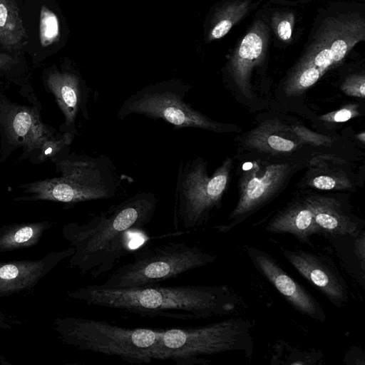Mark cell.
I'll use <instances>...</instances> for the list:
<instances>
[{
  "mask_svg": "<svg viewBox=\"0 0 365 365\" xmlns=\"http://www.w3.org/2000/svg\"><path fill=\"white\" fill-rule=\"evenodd\" d=\"M252 324L247 319L232 317L201 327L163 329L158 360H172L180 365L207 364L200 355L228 351H253Z\"/></svg>",
  "mask_w": 365,
  "mask_h": 365,
  "instance_id": "obj_6",
  "label": "cell"
},
{
  "mask_svg": "<svg viewBox=\"0 0 365 365\" xmlns=\"http://www.w3.org/2000/svg\"><path fill=\"white\" fill-rule=\"evenodd\" d=\"M52 227L48 221L14 222L0 227V253L36 246Z\"/></svg>",
  "mask_w": 365,
  "mask_h": 365,
  "instance_id": "obj_18",
  "label": "cell"
},
{
  "mask_svg": "<svg viewBox=\"0 0 365 365\" xmlns=\"http://www.w3.org/2000/svg\"><path fill=\"white\" fill-rule=\"evenodd\" d=\"M53 329L63 344L78 350L118 356L131 364L158 360L163 329L125 328L73 317H57Z\"/></svg>",
  "mask_w": 365,
  "mask_h": 365,
  "instance_id": "obj_3",
  "label": "cell"
},
{
  "mask_svg": "<svg viewBox=\"0 0 365 365\" xmlns=\"http://www.w3.org/2000/svg\"><path fill=\"white\" fill-rule=\"evenodd\" d=\"M74 248L51 251L38 259L0 262V297L31 290L64 259Z\"/></svg>",
  "mask_w": 365,
  "mask_h": 365,
  "instance_id": "obj_13",
  "label": "cell"
},
{
  "mask_svg": "<svg viewBox=\"0 0 365 365\" xmlns=\"http://www.w3.org/2000/svg\"><path fill=\"white\" fill-rule=\"evenodd\" d=\"M289 170L290 167L285 163L261 165L255 163L240 178L239 200L227 220L213 229L226 234L241 224L274 196Z\"/></svg>",
  "mask_w": 365,
  "mask_h": 365,
  "instance_id": "obj_10",
  "label": "cell"
},
{
  "mask_svg": "<svg viewBox=\"0 0 365 365\" xmlns=\"http://www.w3.org/2000/svg\"><path fill=\"white\" fill-rule=\"evenodd\" d=\"M311 185L317 189L322 190H331L344 189L350 186L346 178L331 175H319L314 178Z\"/></svg>",
  "mask_w": 365,
  "mask_h": 365,
  "instance_id": "obj_25",
  "label": "cell"
},
{
  "mask_svg": "<svg viewBox=\"0 0 365 365\" xmlns=\"http://www.w3.org/2000/svg\"><path fill=\"white\" fill-rule=\"evenodd\" d=\"M334 250L343 269L361 287L365 285V230L357 233H333L323 236Z\"/></svg>",
  "mask_w": 365,
  "mask_h": 365,
  "instance_id": "obj_17",
  "label": "cell"
},
{
  "mask_svg": "<svg viewBox=\"0 0 365 365\" xmlns=\"http://www.w3.org/2000/svg\"><path fill=\"white\" fill-rule=\"evenodd\" d=\"M54 162L61 175L23 185L30 196L18 200L74 204L110 199L116 195L119 179L108 157L73 153Z\"/></svg>",
  "mask_w": 365,
  "mask_h": 365,
  "instance_id": "obj_4",
  "label": "cell"
},
{
  "mask_svg": "<svg viewBox=\"0 0 365 365\" xmlns=\"http://www.w3.org/2000/svg\"><path fill=\"white\" fill-rule=\"evenodd\" d=\"M0 124L14 143L25 146L29 151L39 150L53 136L35 110L19 105L1 103Z\"/></svg>",
  "mask_w": 365,
  "mask_h": 365,
  "instance_id": "obj_14",
  "label": "cell"
},
{
  "mask_svg": "<svg viewBox=\"0 0 365 365\" xmlns=\"http://www.w3.org/2000/svg\"><path fill=\"white\" fill-rule=\"evenodd\" d=\"M268 36L269 29L264 22L257 21L243 37L231 58L230 74L238 88L247 97H250L251 72L264 57Z\"/></svg>",
  "mask_w": 365,
  "mask_h": 365,
  "instance_id": "obj_16",
  "label": "cell"
},
{
  "mask_svg": "<svg viewBox=\"0 0 365 365\" xmlns=\"http://www.w3.org/2000/svg\"><path fill=\"white\" fill-rule=\"evenodd\" d=\"M324 356L320 350H300L284 341L272 347L270 364L274 365H319Z\"/></svg>",
  "mask_w": 365,
  "mask_h": 365,
  "instance_id": "obj_20",
  "label": "cell"
},
{
  "mask_svg": "<svg viewBox=\"0 0 365 365\" xmlns=\"http://www.w3.org/2000/svg\"><path fill=\"white\" fill-rule=\"evenodd\" d=\"M21 324V322L16 317L0 309V331L11 330L14 327Z\"/></svg>",
  "mask_w": 365,
  "mask_h": 365,
  "instance_id": "obj_30",
  "label": "cell"
},
{
  "mask_svg": "<svg viewBox=\"0 0 365 365\" xmlns=\"http://www.w3.org/2000/svg\"><path fill=\"white\" fill-rule=\"evenodd\" d=\"M294 130L300 139L306 142L319 145L327 140L326 137L313 133L305 128H296Z\"/></svg>",
  "mask_w": 365,
  "mask_h": 365,
  "instance_id": "obj_29",
  "label": "cell"
},
{
  "mask_svg": "<svg viewBox=\"0 0 365 365\" xmlns=\"http://www.w3.org/2000/svg\"><path fill=\"white\" fill-rule=\"evenodd\" d=\"M245 250L255 268L295 310L319 322L327 320L317 299L287 274L274 257L254 247L246 246Z\"/></svg>",
  "mask_w": 365,
  "mask_h": 365,
  "instance_id": "obj_12",
  "label": "cell"
},
{
  "mask_svg": "<svg viewBox=\"0 0 365 365\" xmlns=\"http://www.w3.org/2000/svg\"><path fill=\"white\" fill-rule=\"evenodd\" d=\"M364 354L360 347L352 346L346 353L344 362L349 365H364Z\"/></svg>",
  "mask_w": 365,
  "mask_h": 365,
  "instance_id": "obj_27",
  "label": "cell"
},
{
  "mask_svg": "<svg viewBox=\"0 0 365 365\" xmlns=\"http://www.w3.org/2000/svg\"><path fill=\"white\" fill-rule=\"evenodd\" d=\"M341 89L349 96L364 98L365 94V78L364 75H354L344 82Z\"/></svg>",
  "mask_w": 365,
  "mask_h": 365,
  "instance_id": "obj_26",
  "label": "cell"
},
{
  "mask_svg": "<svg viewBox=\"0 0 365 365\" xmlns=\"http://www.w3.org/2000/svg\"><path fill=\"white\" fill-rule=\"evenodd\" d=\"M281 250L289 264L332 304L341 308L348 302L347 284L330 257L313 251Z\"/></svg>",
  "mask_w": 365,
  "mask_h": 365,
  "instance_id": "obj_11",
  "label": "cell"
},
{
  "mask_svg": "<svg viewBox=\"0 0 365 365\" xmlns=\"http://www.w3.org/2000/svg\"><path fill=\"white\" fill-rule=\"evenodd\" d=\"M46 84L64 115L62 130L76 135V122L78 114L81 113L86 120L88 119V88L77 75L66 71L50 73Z\"/></svg>",
  "mask_w": 365,
  "mask_h": 365,
  "instance_id": "obj_15",
  "label": "cell"
},
{
  "mask_svg": "<svg viewBox=\"0 0 365 365\" xmlns=\"http://www.w3.org/2000/svg\"><path fill=\"white\" fill-rule=\"evenodd\" d=\"M26 38V30L14 1L0 0V43L9 49L17 48Z\"/></svg>",
  "mask_w": 365,
  "mask_h": 365,
  "instance_id": "obj_19",
  "label": "cell"
},
{
  "mask_svg": "<svg viewBox=\"0 0 365 365\" xmlns=\"http://www.w3.org/2000/svg\"><path fill=\"white\" fill-rule=\"evenodd\" d=\"M247 140L250 147L263 151L287 153L294 150L297 146L292 139L277 134L273 129L267 128L264 125L253 130Z\"/></svg>",
  "mask_w": 365,
  "mask_h": 365,
  "instance_id": "obj_21",
  "label": "cell"
},
{
  "mask_svg": "<svg viewBox=\"0 0 365 365\" xmlns=\"http://www.w3.org/2000/svg\"><path fill=\"white\" fill-rule=\"evenodd\" d=\"M294 16L292 12H278L272 17V26L277 36L284 41L292 38Z\"/></svg>",
  "mask_w": 365,
  "mask_h": 365,
  "instance_id": "obj_24",
  "label": "cell"
},
{
  "mask_svg": "<svg viewBox=\"0 0 365 365\" xmlns=\"http://www.w3.org/2000/svg\"><path fill=\"white\" fill-rule=\"evenodd\" d=\"M14 62V58L12 56L0 53V69L6 68L10 66Z\"/></svg>",
  "mask_w": 365,
  "mask_h": 365,
  "instance_id": "obj_31",
  "label": "cell"
},
{
  "mask_svg": "<svg viewBox=\"0 0 365 365\" xmlns=\"http://www.w3.org/2000/svg\"><path fill=\"white\" fill-rule=\"evenodd\" d=\"M69 298L148 317L198 320L233 313L241 306L240 297L226 285L155 284L110 288L86 285L68 292Z\"/></svg>",
  "mask_w": 365,
  "mask_h": 365,
  "instance_id": "obj_1",
  "label": "cell"
},
{
  "mask_svg": "<svg viewBox=\"0 0 365 365\" xmlns=\"http://www.w3.org/2000/svg\"><path fill=\"white\" fill-rule=\"evenodd\" d=\"M190 89L189 85L175 79L147 86L124 101L117 117L124 119L130 115L138 114L154 120H163L175 129L192 128L222 131L220 123L185 101Z\"/></svg>",
  "mask_w": 365,
  "mask_h": 365,
  "instance_id": "obj_9",
  "label": "cell"
},
{
  "mask_svg": "<svg viewBox=\"0 0 365 365\" xmlns=\"http://www.w3.org/2000/svg\"><path fill=\"white\" fill-rule=\"evenodd\" d=\"M231 165L227 158L210 176L207 162L200 157L180 163L173 210L175 233H189L207 222L212 211L220 205Z\"/></svg>",
  "mask_w": 365,
  "mask_h": 365,
  "instance_id": "obj_8",
  "label": "cell"
},
{
  "mask_svg": "<svg viewBox=\"0 0 365 365\" xmlns=\"http://www.w3.org/2000/svg\"><path fill=\"white\" fill-rule=\"evenodd\" d=\"M40 34L43 46L52 43L58 34V24L56 16L44 6L41 9Z\"/></svg>",
  "mask_w": 365,
  "mask_h": 365,
  "instance_id": "obj_23",
  "label": "cell"
},
{
  "mask_svg": "<svg viewBox=\"0 0 365 365\" xmlns=\"http://www.w3.org/2000/svg\"><path fill=\"white\" fill-rule=\"evenodd\" d=\"M365 39V17L359 11L336 12L324 18L286 82L289 95L299 94L317 83Z\"/></svg>",
  "mask_w": 365,
  "mask_h": 365,
  "instance_id": "obj_5",
  "label": "cell"
},
{
  "mask_svg": "<svg viewBox=\"0 0 365 365\" xmlns=\"http://www.w3.org/2000/svg\"><path fill=\"white\" fill-rule=\"evenodd\" d=\"M249 0H236L226 6L217 16L210 36L212 39H219L225 36L232 27L247 12Z\"/></svg>",
  "mask_w": 365,
  "mask_h": 365,
  "instance_id": "obj_22",
  "label": "cell"
},
{
  "mask_svg": "<svg viewBox=\"0 0 365 365\" xmlns=\"http://www.w3.org/2000/svg\"><path fill=\"white\" fill-rule=\"evenodd\" d=\"M158 204L151 192H138L83 223L70 222L63 237L74 248L69 266L96 278L109 272L116 260L133 251L131 232L149 224Z\"/></svg>",
  "mask_w": 365,
  "mask_h": 365,
  "instance_id": "obj_2",
  "label": "cell"
},
{
  "mask_svg": "<svg viewBox=\"0 0 365 365\" xmlns=\"http://www.w3.org/2000/svg\"><path fill=\"white\" fill-rule=\"evenodd\" d=\"M354 106L344 107L331 114L327 115L325 119L333 122H345L353 118L356 114Z\"/></svg>",
  "mask_w": 365,
  "mask_h": 365,
  "instance_id": "obj_28",
  "label": "cell"
},
{
  "mask_svg": "<svg viewBox=\"0 0 365 365\" xmlns=\"http://www.w3.org/2000/svg\"><path fill=\"white\" fill-rule=\"evenodd\" d=\"M131 259L121 265L101 286L110 288L155 284L214 262L217 256L197 246L168 242L147 244L133 250Z\"/></svg>",
  "mask_w": 365,
  "mask_h": 365,
  "instance_id": "obj_7",
  "label": "cell"
}]
</instances>
